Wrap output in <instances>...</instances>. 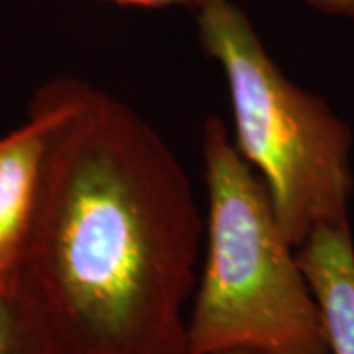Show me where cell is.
Returning <instances> with one entry per match:
<instances>
[{"instance_id":"cell-1","label":"cell","mask_w":354,"mask_h":354,"mask_svg":"<svg viewBox=\"0 0 354 354\" xmlns=\"http://www.w3.org/2000/svg\"><path fill=\"white\" fill-rule=\"evenodd\" d=\"M205 230L164 136L69 77L20 262L64 354H187Z\"/></svg>"},{"instance_id":"cell-2","label":"cell","mask_w":354,"mask_h":354,"mask_svg":"<svg viewBox=\"0 0 354 354\" xmlns=\"http://www.w3.org/2000/svg\"><path fill=\"white\" fill-rule=\"evenodd\" d=\"M201 158L209 209L187 354H330L297 248L279 227L262 179L216 116L203 124Z\"/></svg>"},{"instance_id":"cell-3","label":"cell","mask_w":354,"mask_h":354,"mask_svg":"<svg viewBox=\"0 0 354 354\" xmlns=\"http://www.w3.org/2000/svg\"><path fill=\"white\" fill-rule=\"evenodd\" d=\"M193 12L201 50L227 79L232 142L262 179L288 241L299 248L315 228L348 221V124L279 69L236 2L201 0Z\"/></svg>"},{"instance_id":"cell-4","label":"cell","mask_w":354,"mask_h":354,"mask_svg":"<svg viewBox=\"0 0 354 354\" xmlns=\"http://www.w3.org/2000/svg\"><path fill=\"white\" fill-rule=\"evenodd\" d=\"M69 95V75L41 83L28 102V118L0 136V274L22 262L38 201L50 136Z\"/></svg>"},{"instance_id":"cell-5","label":"cell","mask_w":354,"mask_h":354,"mask_svg":"<svg viewBox=\"0 0 354 354\" xmlns=\"http://www.w3.org/2000/svg\"><path fill=\"white\" fill-rule=\"evenodd\" d=\"M330 354H354V241L348 221L315 228L297 248Z\"/></svg>"},{"instance_id":"cell-6","label":"cell","mask_w":354,"mask_h":354,"mask_svg":"<svg viewBox=\"0 0 354 354\" xmlns=\"http://www.w3.org/2000/svg\"><path fill=\"white\" fill-rule=\"evenodd\" d=\"M0 354H64L20 266L0 274Z\"/></svg>"},{"instance_id":"cell-7","label":"cell","mask_w":354,"mask_h":354,"mask_svg":"<svg viewBox=\"0 0 354 354\" xmlns=\"http://www.w3.org/2000/svg\"><path fill=\"white\" fill-rule=\"evenodd\" d=\"M99 2H111L118 6H132V8H167V6H187L195 10L201 0H99Z\"/></svg>"},{"instance_id":"cell-8","label":"cell","mask_w":354,"mask_h":354,"mask_svg":"<svg viewBox=\"0 0 354 354\" xmlns=\"http://www.w3.org/2000/svg\"><path fill=\"white\" fill-rule=\"evenodd\" d=\"M305 2L319 12L354 18V0H305Z\"/></svg>"},{"instance_id":"cell-9","label":"cell","mask_w":354,"mask_h":354,"mask_svg":"<svg viewBox=\"0 0 354 354\" xmlns=\"http://www.w3.org/2000/svg\"><path fill=\"white\" fill-rule=\"evenodd\" d=\"M218 354H256L250 351H230V353H218Z\"/></svg>"}]
</instances>
